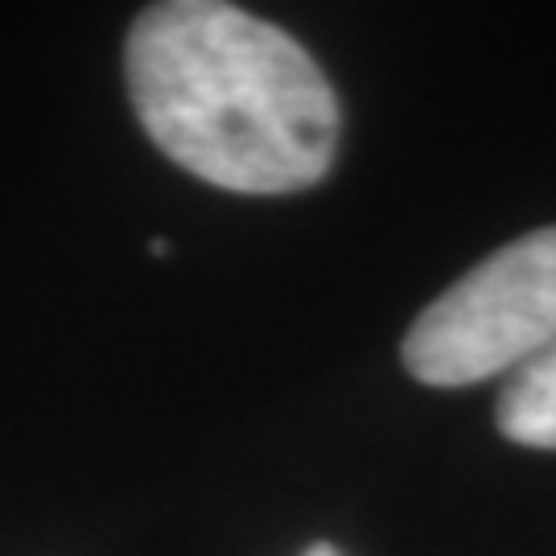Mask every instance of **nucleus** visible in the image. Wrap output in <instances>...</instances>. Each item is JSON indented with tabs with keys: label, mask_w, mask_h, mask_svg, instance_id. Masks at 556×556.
Listing matches in <instances>:
<instances>
[{
	"label": "nucleus",
	"mask_w": 556,
	"mask_h": 556,
	"mask_svg": "<svg viewBox=\"0 0 556 556\" xmlns=\"http://www.w3.org/2000/svg\"><path fill=\"white\" fill-rule=\"evenodd\" d=\"M124 79L161 153L236 194L318 186L338 153V96L293 34L223 0L149 4Z\"/></svg>",
	"instance_id": "nucleus-1"
},
{
	"label": "nucleus",
	"mask_w": 556,
	"mask_h": 556,
	"mask_svg": "<svg viewBox=\"0 0 556 556\" xmlns=\"http://www.w3.org/2000/svg\"><path fill=\"white\" fill-rule=\"evenodd\" d=\"M556 342V227H540L457 277L404 334V367L429 388L511 376Z\"/></svg>",
	"instance_id": "nucleus-2"
},
{
	"label": "nucleus",
	"mask_w": 556,
	"mask_h": 556,
	"mask_svg": "<svg viewBox=\"0 0 556 556\" xmlns=\"http://www.w3.org/2000/svg\"><path fill=\"white\" fill-rule=\"evenodd\" d=\"M498 433L528 450H556V342L528 358L503 383L495 404Z\"/></svg>",
	"instance_id": "nucleus-3"
},
{
	"label": "nucleus",
	"mask_w": 556,
	"mask_h": 556,
	"mask_svg": "<svg viewBox=\"0 0 556 556\" xmlns=\"http://www.w3.org/2000/svg\"><path fill=\"white\" fill-rule=\"evenodd\" d=\"M305 556H338V553L330 548V544H314V548H309Z\"/></svg>",
	"instance_id": "nucleus-4"
}]
</instances>
